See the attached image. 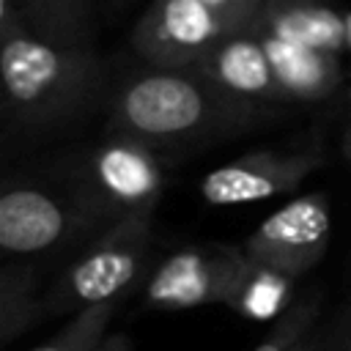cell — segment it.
Segmentation results:
<instances>
[{
    "label": "cell",
    "mask_w": 351,
    "mask_h": 351,
    "mask_svg": "<svg viewBox=\"0 0 351 351\" xmlns=\"http://www.w3.org/2000/svg\"><path fill=\"white\" fill-rule=\"evenodd\" d=\"M348 351H351V348H348Z\"/></svg>",
    "instance_id": "cell-18"
},
{
    "label": "cell",
    "mask_w": 351,
    "mask_h": 351,
    "mask_svg": "<svg viewBox=\"0 0 351 351\" xmlns=\"http://www.w3.org/2000/svg\"><path fill=\"white\" fill-rule=\"evenodd\" d=\"M252 104L186 69H154L123 85L115 126L140 145L192 143L252 118Z\"/></svg>",
    "instance_id": "cell-1"
},
{
    "label": "cell",
    "mask_w": 351,
    "mask_h": 351,
    "mask_svg": "<svg viewBox=\"0 0 351 351\" xmlns=\"http://www.w3.org/2000/svg\"><path fill=\"white\" fill-rule=\"evenodd\" d=\"M0 77L5 110L25 123L71 118L93 93L99 66L85 47H66L27 30H3Z\"/></svg>",
    "instance_id": "cell-2"
},
{
    "label": "cell",
    "mask_w": 351,
    "mask_h": 351,
    "mask_svg": "<svg viewBox=\"0 0 351 351\" xmlns=\"http://www.w3.org/2000/svg\"><path fill=\"white\" fill-rule=\"evenodd\" d=\"M343 41H346V49H351V11L343 16Z\"/></svg>",
    "instance_id": "cell-16"
},
{
    "label": "cell",
    "mask_w": 351,
    "mask_h": 351,
    "mask_svg": "<svg viewBox=\"0 0 351 351\" xmlns=\"http://www.w3.org/2000/svg\"><path fill=\"white\" fill-rule=\"evenodd\" d=\"M244 30L250 27L206 0H154L132 44L156 69H192L222 38Z\"/></svg>",
    "instance_id": "cell-3"
},
{
    "label": "cell",
    "mask_w": 351,
    "mask_h": 351,
    "mask_svg": "<svg viewBox=\"0 0 351 351\" xmlns=\"http://www.w3.org/2000/svg\"><path fill=\"white\" fill-rule=\"evenodd\" d=\"M266 27H269L266 33L271 36H280L313 49H324V52H337L340 47H346L343 16L332 14L329 8H310V5L282 8L266 19Z\"/></svg>",
    "instance_id": "cell-13"
},
{
    "label": "cell",
    "mask_w": 351,
    "mask_h": 351,
    "mask_svg": "<svg viewBox=\"0 0 351 351\" xmlns=\"http://www.w3.org/2000/svg\"><path fill=\"white\" fill-rule=\"evenodd\" d=\"M332 214L324 197H299L269 214L244 244V255L274 277H296L326 250Z\"/></svg>",
    "instance_id": "cell-5"
},
{
    "label": "cell",
    "mask_w": 351,
    "mask_h": 351,
    "mask_svg": "<svg viewBox=\"0 0 351 351\" xmlns=\"http://www.w3.org/2000/svg\"><path fill=\"white\" fill-rule=\"evenodd\" d=\"M151 208L154 206L121 217L112 236L69 269L55 293L58 310H85L96 304H110V299L121 296L140 277L145 261V228Z\"/></svg>",
    "instance_id": "cell-4"
},
{
    "label": "cell",
    "mask_w": 351,
    "mask_h": 351,
    "mask_svg": "<svg viewBox=\"0 0 351 351\" xmlns=\"http://www.w3.org/2000/svg\"><path fill=\"white\" fill-rule=\"evenodd\" d=\"M107 318H110V304L85 307L69 324V329H63L52 343H44L33 351H93L99 346V337H101Z\"/></svg>",
    "instance_id": "cell-14"
},
{
    "label": "cell",
    "mask_w": 351,
    "mask_h": 351,
    "mask_svg": "<svg viewBox=\"0 0 351 351\" xmlns=\"http://www.w3.org/2000/svg\"><path fill=\"white\" fill-rule=\"evenodd\" d=\"M313 170L310 156L282 154H250L211 170L200 181V195L211 206H241L274 197L296 189V184Z\"/></svg>",
    "instance_id": "cell-7"
},
{
    "label": "cell",
    "mask_w": 351,
    "mask_h": 351,
    "mask_svg": "<svg viewBox=\"0 0 351 351\" xmlns=\"http://www.w3.org/2000/svg\"><path fill=\"white\" fill-rule=\"evenodd\" d=\"M288 340H291V337H288V332H285V329H280V332H277V335H271L266 343H261L255 351H288Z\"/></svg>",
    "instance_id": "cell-15"
},
{
    "label": "cell",
    "mask_w": 351,
    "mask_h": 351,
    "mask_svg": "<svg viewBox=\"0 0 351 351\" xmlns=\"http://www.w3.org/2000/svg\"><path fill=\"white\" fill-rule=\"evenodd\" d=\"M19 25L25 16L30 33L55 44L82 47L90 0H19Z\"/></svg>",
    "instance_id": "cell-12"
},
{
    "label": "cell",
    "mask_w": 351,
    "mask_h": 351,
    "mask_svg": "<svg viewBox=\"0 0 351 351\" xmlns=\"http://www.w3.org/2000/svg\"><path fill=\"white\" fill-rule=\"evenodd\" d=\"M274 71L280 77V82L285 85V90L293 99H315L324 96L335 82H337V71H335V60L329 58L332 52L324 49H313L280 36H261Z\"/></svg>",
    "instance_id": "cell-11"
},
{
    "label": "cell",
    "mask_w": 351,
    "mask_h": 351,
    "mask_svg": "<svg viewBox=\"0 0 351 351\" xmlns=\"http://www.w3.org/2000/svg\"><path fill=\"white\" fill-rule=\"evenodd\" d=\"M261 269L233 250H189L167 258L148 282V299L167 307L230 302L244 296Z\"/></svg>",
    "instance_id": "cell-6"
},
{
    "label": "cell",
    "mask_w": 351,
    "mask_h": 351,
    "mask_svg": "<svg viewBox=\"0 0 351 351\" xmlns=\"http://www.w3.org/2000/svg\"><path fill=\"white\" fill-rule=\"evenodd\" d=\"M195 74H203L214 80L217 85L228 88L236 96H244L250 101H288L293 99L285 85L280 82L274 63L261 41V36L233 33L222 38L208 55H203L192 69Z\"/></svg>",
    "instance_id": "cell-8"
},
{
    "label": "cell",
    "mask_w": 351,
    "mask_h": 351,
    "mask_svg": "<svg viewBox=\"0 0 351 351\" xmlns=\"http://www.w3.org/2000/svg\"><path fill=\"white\" fill-rule=\"evenodd\" d=\"M343 154H346V159H351V126L343 134Z\"/></svg>",
    "instance_id": "cell-17"
},
{
    "label": "cell",
    "mask_w": 351,
    "mask_h": 351,
    "mask_svg": "<svg viewBox=\"0 0 351 351\" xmlns=\"http://www.w3.org/2000/svg\"><path fill=\"white\" fill-rule=\"evenodd\" d=\"M69 228V211L44 189L14 186L0 197V247L5 252H44L55 247Z\"/></svg>",
    "instance_id": "cell-9"
},
{
    "label": "cell",
    "mask_w": 351,
    "mask_h": 351,
    "mask_svg": "<svg viewBox=\"0 0 351 351\" xmlns=\"http://www.w3.org/2000/svg\"><path fill=\"white\" fill-rule=\"evenodd\" d=\"M101 192L110 197V208H126V214L154 206L159 192V173L140 145H112L96 162Z\"/></svg>",
    "instance_id": "cell-10"
}]
</instances>
